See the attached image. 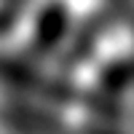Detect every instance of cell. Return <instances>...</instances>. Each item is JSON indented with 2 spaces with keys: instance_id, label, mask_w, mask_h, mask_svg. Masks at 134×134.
<instances>
[{
  "instance_id": "6da1fadb",
  "label": "cell",
  "mask_w": 134,
  "mask_h": 134,
  "mask_svg": "<svg viewBox=\"0 0 134 134\" xmlns=\"http://www.w3.org/2000/svg\"><path fill=\"white\" fill-rule=\"evenodd\" d=\"M0 75H3L5 81L16 83V86H24V88H32V91H40V94L54 97V99H67V97H70L67 88L57 86L54 81L43 78V75L35 72V70H30L24 62H14V59L0 57Z\"/></svg>"
},
{
  "instance_id": "7a4b0ae2",
  "label": "cell",
  "mask_w": 134,
  "mask_h": 134,
  "mask_svg": "<svg viewBox=\"0 0 134 134\" xmlns=\"http://www.w3.org/2000/svg\"><path fill=\"white\" fill-rule=\"evenodd\" d=\"M64 24H67V14L59 3H51L43 16L38 21V30H35V48L40 51H48L51 46H57V40L62 38L64 32Z\"/></svg>"
}]
</instances>
